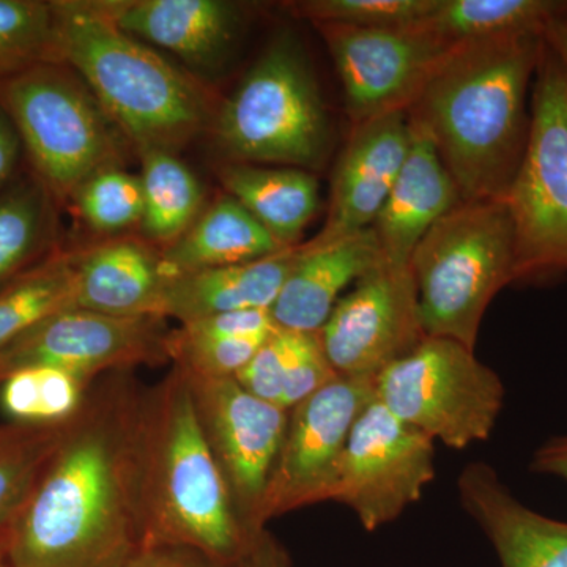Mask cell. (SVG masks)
I'll list each match as a JSON object with an SVG mask.
<instances>
[{
    "label": "cell",
    "instance_id": "e0dca14e",
    "mask_svg": "<svg viewBox=\"0 0 567 567\" xmlns=\"http://www.w3.org/2000/svg\"><path fill=\"white\" fill-rule=\"evenodd\" d=\"M121 31L162 48L197 80L226 69L244 33L241 3L229 0H99Z\"/></svg>",
    "mask_w": 567,
    "mask_h": 567
},
{
    "label": "cell",
    "instance_id": "4dcf8cb0",
    "mask_svg": "<svg viewBox=\"0 0 567 567\" xmlns=\"http://www.w3.org/2000/svg\"><path fill=\"white\" fill-rule=\"evenodd\" d=\"M47 62H61L52 2L0 0V82Z\"/></svg>",
    "mask_w": 567,
    "mask_h": 567
},
{
    "label": "cell",
    "instance_id": "5bb4252c",
    "mask_svg": "<svg viewBox=\"0 0 567 567\" xmlns=\"http://www.w3.org/2000/svg\"><path fill=\"white\" fill-rule=\"evenodd\" d=\"M338 375L377 377L425 338L410 265L383 262L354 282L320 328Z\"/></svg>",
    "mask_w": 567,
    "mask_h": 567
},
{
    "label": "cell",
    "instance_id": "277c9868",
    "mask_svg": "<svg viewBox=\"0 0 567 567\" xmlns=\"http://www.w3.org/2000/svg\"><path fill=\"white\" fill-rule=\"evenodd\" d=\"M59 59L80 74L136 151L177 152L213 122L210 95L189 71L121 31L96 2H52Z\"/></svg>",
    "mask_w": 567,
    "mask_h": 567
},
{
    "label": "cell",
    "instance_id": "9c48e42d",
    "mask_svg": "<svg viewBox=\"0 0 567 567\" xmlns=\"http://www.w3.org/2000/svg\"><path fill=\"white\" fill-rule=\"evenodd\" d=\"M505 200L516 229L517 281L567 274V70L546 41L527 148Z\"/></svg>",
    "mask_w": 567,
    "mask_h": 567
},
{
    "label": "cell",
    "instance_id": "836d02e7",
    "mask_svg": "<svg viewBox=\"0 0 567 567\" xmlns=\"http://www.w3.org/2000/svg\"><path fill=\"white\" fill-rule=\"evenodd\" d=\"M293 336V331L276 328L235 380L248 393L281 406L284 385L292 357Z\"/></svg>",
    "mask_w": 567,
    "mask_h": 567
},
{
    "label": "cell",
    "instance_id": "83f0119b",
    "mask_svg": "<svg viewBox=\"0 0 567 567\" xmlns=\"http://www.w3.org/2000/svg\"><path fill=\"white\" fill-rule=\"evenodd\" d=\"M74 305L73 254L55 249L0 286V352Z\"/></svg>",
    "mask_w": 567,
    "mask_h": 567
},
{
    "label": "cell",
    "instance_id": "d6986e66",
    "mask_svg": "<svg viewBox=\"0 0 567 567\" xmlns=\"http://www.w3.org/2000/svg\"><path fill=\"white\" fill-rule=\"evenodd\" d=\"M74 305L112 317H162L167 271L162 254L144 238L112 237L71 251Z\"/></svg>",
    "mask_w": 567,
    "mask_h": 567
},
{
    "label": "cell",
    "instance_id": "1f68e13d",
    "mask_svg": "<svg viewBox=\"0 0 567 567\" xmlns=\"http://www.w3.org/2000/svg\"><path fill=\"white\" fill-rule=\"evenodd\" d=\"M70 200L85 224L100 234L115 235L140 227L144 212L140 175L126 173L121 164L93 174Z\"/></svg>",
    "mask_w": 567,
    "mask_h": 567
},
{
    "label": "cell",
    "instance_id": "d6a6232c",
    "mask_svg": "<svg viewBox=\"0 0 567 567\" xmlns=\"http://www.w3.org/2000/svg\"><path fill=\"white\" fill-rule=\"evenodd\" d=\"M439 6L440 0H303L290 7L315 24L399 29L425 20Z\"/></svg>",
    "mask_w": 567,
    "mask_h": 567
},
{
    "label": "cell",
    "instance_id": "ffe728a7",
    "mask_svg": "<svg viewBox=\"0 0 567 567\" xmlns=\"http://www.w3.org/2000/svg\"><path fill=\"white\" fill-rule=\"evenodd\" d=\"M383 262L372 229L319 248L298 245L297 262L270 309L276 327L319 333L342 290Z\"/></svg>",
    "mask_w": 567,
    "mask_h": 567
},
{
    "label": "cell",
    "instance_id": "6da1fadb",
    "mask_svg": "<svg viewBox=\"0 0 567 567\" xmlns=\"http://www.w3.org/2000/svg\"><path fill=\"white\" fill-rule=\"evenodd\" d=\"M133 371L93 380L6 543L10 567H125L144 546Z\"/></svg>",
    "mask_w": 567,
    "mask_h": 567
},
{
    "label": "cell",
    "instance_id": "9a60e30c",
    "mask_svg": "<svg viewBox=\"0 0 567 567\" xmlns=\"http://www.w3.org/2000/svg\"><path fill=\"white\" fill-rule=\"evenodd\" d=\"M159 317H112L70 308L0 352V379L29 365H51L95 380L115 371L169 361Z\"/></svg>",
    "mask_w": 567,
    "mask_h": 567
},
{
    "label": "cell",
    "instance_id": "b9f144b4",
    "mask_svg": "<svg viewBox=\"0 0 567 567\" xmlns=\"http://www.w3.org/2000/svg\"><path fill=\"white\" fill-rule=\"evenodd\" d=\"M0 567H10L9 561H7L6 551H3V546H0Z\"/></svg>",
    "mask_w": 567,
    "mask_h": 567
},
{
    "label": "cell",
    "instance_id": "f546056e",
    "mask_svg": "<svg viewBox=\"0 0 567 567\" xmlns=\"http://www.w3.org/2000/svg\"><path fill=\"white\" fill-rule=\"evenodd\" d=\"M62 427L0 424V546L58 445Z\"/></svg>",
    "mask_w": 567,
    "mask_h": 567
},
{
    "label": "cell",
    "instance_id": "4316f807",
    "mask_svg": "<svg viewBox=\"0 0 567 567\" xmlns=\"http://www.w3.org/2000/svg\"><path fill=\"white\" fill-rule=\"evenodd\" d=\"M55 204L32 173L0 192V286L55 251Z\"/></svg>",
    "mask_w": 567,
    "mask_h": 567
},
{
    "label": "cell",
    "instance_id": "ac0fdd59",
    "mask_svg": "<svg viewBox=\"0 0 567 567\" xmlns=\"http://www.w3.org/2000/svg\"><path fill=\"white\" fill-rule=\"evenodd\" d=\"M457 487L462 505L486 533L502 567H567V522L518 502L491 465H466Z\"/></svg>",
    "mask_w": 567,
    "mask_h": 567
},
{
    "label": "cell",
    "instance_id": "e575fe53",
    "mask_svg": "<svg viewBox=\"0 0 567 567\" xmlns=\"http://www.w3.org/2000/svg\"><path fill=\"white\" fill-rule=\"evenodd\" d=\"M295 333V331H293ZM317 333H295L292 357L284 385L282 409L290 410L336 379Z\"/></svg>",
    "mask_w": 567,
    "mask_h": 567
},
{
    "label": "cell",
    "instance_id": "cb8c5ba5",
    "mask_svg": "<svg viewBox=\"0 0 567 567\" xmlns=\"http://www.w3.org/2000/svg\"><path fill=\"white\" fill-rule=\"evenodd\" d=\"M286 246L268 233L229 194L218 197L197 216L188 230L162 249L167 276L254 262L286 251Z\"/></svg>",
    "mask_w": 567,
    "mask_h": 567
},
{
    "label": "cell",
    "instance_id": "8fae6325",
    "mask_svg": "<svg viewBox=\"0 0 567 567\" xmlns=\"http://www.w3.org/2000/svg\"><path fill=\"white\" fill-rule=\"evenodd\" d=\"M434 477V440L375 399L350 432L331 502L350 507L365 532H375L420 502Z\"/></svg>",
    "mask_w": 567,
    "mask_h": 567
},
{
    "label": "cell",
    "instance_id": "30bf717a",
    "mask_svg": "<svg viewBox=\"0 0 567 567\" xmlns=\"http://www.w3.org/2000/svg\"><path fill=\"white\" fill-rule=\"evenodd\" d=\"M375 399L377 377L338 375L289 410L260 506V527L300 507L331 502L350 432Z\"/></svg>",
    "mask_w": 567,
    "mask_h": 567
},
{
    "label": "cell",
    "instance_id": "7c38bea8",
    "mask_svg": "<svg viewBox=\"0 0 567 567\" xmlns=\"http://www.w3.org/2000/svg\"><path fill=\"white\" fill-rule=\"evenodd\" d=\"M315 25L333 59L353 126L409 111L432 71L456 47L420 22L399 29Z\"/></svg>",
    "mask_w": 567,
    "mask_h": 567
},
{
    "label": "cell",
    "instance_id": "ba28073f",
    "mask_svg": "<svg viewBox=\"0 0 567 567\" xmlns=\"http://www.w3.org/2000/svg\"><path fill=\"white\" fill-rule=\"evenodd\" d=\"M377 399L434 442L465 450L494 432L505 385L475 350L425 336L415 350L377 375Z\"/></svg>",
    "mask_w": 567,
    "mask_h": 567
},
{
    "label": "cell",
    "instance_id": "ab89813d",
    "mask_svg": "<svg viewBox=\"0 0 567 567\" xmlns=\"http://www.w3.org/2000/svg\"><path fill=\"white\" fill-rule=\"evenodd\" d=\"M532 470L539 475L557 476L567 481V435L555 436L536 451Z\"/></svg>",
    "mask_w": 567,
    "mask_h": 567
},
{
    "label": "cell",
    "instance_id": "8d00e7d4",
    "mask_svg": "<svg viewBox=\"0 0 567 567\" xmlns=\"http://www.w3.org/2000/svg\"><path fill=\"white\" fill-rule=\"evenodd\" d=\"M125 567H229L219 565L192 548L147 544Z\"/></svg>",
    "mask_w": 567,
    "mask_h": 567
},
{
    "label": "cell",
    "instance_id": "52a82bcc",
    "mask_svg": "<svg viewBox=\"0 0 567 567\" xmlns=\"http://www.w3.org/2000/svg\"><path fill=\"white\" fill-rule=\"evenodd\" d=\"M9 115L32 174L65 203L93 174L121 164L123 134L76 71L39 63L0 82Z\"/></svg>",
    "mask_w": 567,
    "mask_h": 567
},
{
    "label": "cell",
    "instance_id": "f1b7e54d",
    "mask_svg": "<svg viewBox=\"0 0 567 567\" xmlns=\"http://www.w3.org/2000/svg\"><path fill=\"white\" fill-rule=\"evenodd\" d=\"M93 380L51 365H29L0 379V413L7 423L59 427L84 404Z\"/></svg>",
    "mask_w": 567,
    "mask_h": 567
},
{
    "label": "cell",
    "instance_id": "4fadbf2b",
    "mask_svg": "<svg viewBox=\"0 0 567 567\" xmlns=\"http://www.w3.org/2000/svg\"><path fill=\"white\" fill-rule=\"evenodd\" d=\"M185 375L205 442L229 487L238 518L246 532H260V506L289 410L256 398L235 379Z\"/></svg>",
    "mask_w": 567,
    "mask_h": 567
},
{
    "label": "cell",
    "instance_id": "8992f818",
    "mask_svg": "<svg viewBox=\"0 0 567 567\" xmlns=\"http://www.w3.org/2000/svg\"><path fill=\"white\" fill-rule=\"evenodd\" d=\"M230 163L315 171L331 144L330 117L303 44L276 33L212 122Z\"/></svg>",
    "mask_w": 567,
    "mask_h": 567
},
{
    "label": "cell",
    "instance_id": "d4e9b609",
    "mask_svg": "<svg viewBox=\"0 0 567 567\" xmlns=\"http://www.w3.org/2000/svg\"><path fill=\"white\" fill-rule=\"evenodd\" d=\"M567 17L565 0H440L420 24L450 44L540 35L551 21Z\"/></svg>",
    "mask_w": 567,
    "mask_h": 567
},
{
    "label": "cell",
    "instance_id": "d590c367",
    "mask_svg": "<svg viewBox=\"0 0 567 567\" xmlns=\"http://www.w3.org/2000/svg\"><path fill=\"white\" fill-rule=\"evenodd\" d=\"M181 328L185 333L203 338H267L278 327L270 309H246L204 317L182 323Z\"/></svg>",
    "mask_w": 567,
    "mask_h": 567
},
{
    "label": "cell",
    "instance_id": "7a4b0ae2",
    "mask_svg": "<svg viewBox=\"0 0 567 567\" xmlns=\"http://www.w3.org/2000/svg\"><path fill=\"white\" fill-rule=\"evenodd\" d=\"M543 44L540 35L456 44L406 111L462 200L506 199L527 148Z\"/></svg>",
    "mask_w": 567,
    "mask_h": 567
},
{
    "label": "cell",
    "instance_id": "7402d4cb",
    "mask_svg": "<svg viewBox=\"0 0 567 567\" xmlns=\"http://www.w3.org/2000/svg\"><path fill=\"white\" fill-rule=\"evenodd\" d=\"M298 246L254 262L169 276L162 317L182 323L224 312L271 309L297 262Z\"/></svg>",
    "mask_w": 567,
    "mask_h": 567
},
{
    "label": "cell",
    "instance_id": "5b68a950",
    "mask_svg": "<svg viewBox=\"0 0 567 567\" xmlns=\"http://www.w3.org/2000/svg\"><path fill=\"white\" fill-rule=\"evenodd\" d=\"M409 265L425 334L475 350L488 305L517 281L516 229L506 200H462L421 238Z\"/></svg>",
    "mask_w": 567,
    "mask_h": 567
},
{
    "label": "cell",
    "instance_id": "60d3db41",
    "mask_svg": "<svg viewBox=\"0 0 567 567\" xmlns=\"http://www.w3.org/2000/svg\"><path fill=\"white\" fill-rule=\"evenodd\" d=\"M543 39L567 70V17L551 21L544 31Z\"/></svg>",
    "mask_w": 567,
    "mask_h": 567
},
{
    "label": "cell",
    "instance_id": "3957f363",
    "mask_svg": "<svg viewBox=\"0 0 567 567\" xmlns=\"http://www.w3.org/2000/svg\"><path fill=\"white\" fill-rule=\"evenodd\" d=\"M140 495L144 546L192 548L230 566L254 535L205 442L188 377L175 365L142 394Z\"/></svg>",
    "mask_w": 567,
    "mask_h": 567
},
{
    "label": "cell",
    "instance_id": "74e56055",
    "mask_svg": "<svg viewBox=\"0 0 567 567\" xmlns=\"http://www.w3.org/2000/svg\"><path fill=\"white\" fill-rule=\"evenodd\" d=\"M229 567H293L286 548L267 528L254 533L248 546Z\"/></svg>",
    "mask_w": 567,
    "mask_h": 567
},
{
    "label": "cell",
    "instance_id": "603a6c76",
    "mask_svg": "<svg viewBox=\"0 0 567 567\" xmlns=\"http://www.w3.org/2000/svg\"><path fill=\"white\" fill-rule=\"evenodd\" d=\"M226 194L244 205L286 248L300 245L320 205L316 175L298 167L230 163L218 169Z\"/></svg>",
    "mask_w": 567,
    "mask_h": 567
},
{
    "label": "cell",
    "instance_id": "44dd1931",
    "mask_svg": "<svg viewBox=\"0 0 567 567\" xmlns=\"http://www.w3.org/2000/svg\"><path fill=\"white\" fill-rule=\"evenodd\" d=\"M412 125L413 140L401 173L371 229L390 265H409L421 238L447 212L462 203L434 144Z\"/></svg>",
    "mask_w": 567,
    "mask_h": 567
},
{
    "label": "cell",
    "instance_id": "f35d334b",
    "mask_svg": "<svg viewBox=\"0 0 567 567\" xmlns=\"http://www.w3.org/2000/svg\"><path fill=\"white\" fill-rule=\"evenodd\" d=\"M24 155L20 136L7 112L0 106V192L14 181L18 166Z\"/></svg>",
    "mask_w": 567,
    "mask_h": 567
},
{
    "label": "cell",
    "instance_id": "2e32d148",
    "mask_svg": "<svg viewBox=\"0 0 567 567\" xmlns=\"http://www.w3.org/2000/svg\"><path fill=\"white\" fill-rule=\"evenodd\" d=\"M412 140L406 112L354 125L334 166L327 219L305 245L319 248L371 229L404 166Z\"/></svg>",
    "mask_w": 567,
    "mask_h": 567
},
{
    "label": "cell",
    "instance_id": "484cf974",
    "mask_svg": "<svg viewBox=\"0 0 567 567\" xmlns=\"http://www.w3.org/2000/svg\"><path fill=\"white\" fill-rule=\"evenodd\" d=\"M137 153L144 196L141 238L164 249L177 241L203 212V186L175 153L162 148Z\"/></svg>",
    "mask_w": 567,
    "mask_h": 567
}]
</instances>
